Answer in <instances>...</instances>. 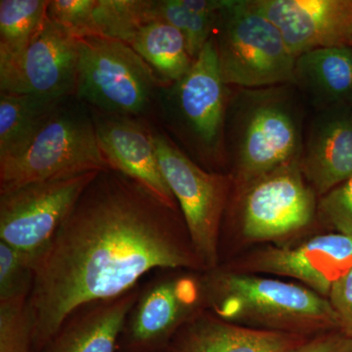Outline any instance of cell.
I'll return each instance as SVG.
<instances>
[{"label": "cell", "instance_id": "cell-1", "mask_svg": "<svg viewBox=\"0 0 352 352\" xmlns=\"http://www.w3.org/2000/svg\"><path fill=\"white\" fill-rule=\"evenodd\" d=\"M164 270H204L179 208L119 171H99L34 263L28 300L34 351L78 307Z\"/></svg>", "mask_w": 352, "mask_h": 352}, {"label": "cell", "instance_id": "cell-2", "mask_svg": "<svg viewBox=\"0 0 352 352\" xmlns=\"http://www.w3.org/2000/svg\"><path fill=\"white\" fill-rule=\"evenodd\" d=\"M247 90L226 115V154L237 193L302 152L300 115L286 87Z\"/></svg>", "mask_w": 352, "mask_h": 352}, {"label": "cell", "instance_id": "cell-3", "mask_svg": "<svg viewBox=\"0 0 352 352\" xmlns=\"http://www.w3.org/2000/svg\"><path fill=\"white\" fill-rule=\"evenodd\" d=\"M204 289L207 307L228 323L249 322L287 333L340 328L328 298L307 287L217 267L204 277Z\"/></svg>", "mask_w": 352, "mask_h": 352}, {"label": "cell", "instance_id": "cell-4", "mask_svg": "<svg viewBox=\"0 0 352 352\" xmlns=\"http://www.w3.org/2000/svg\"><path fill=\"white\" fill-rule=\"evenodd\" d=\"M226 85L212 36L188 73L162 87L157 97L154 115L175 136L171 140L182 143L187 156L207 168L221 163L226 155Z\"/></svg>", "mask_w": 352, "mask_h": 352}, {"label": "cell", "instance_id": "cell-5", "mask_svg": "<svg viewBox=\"0 0 352 352\" xmlns=\"http://www.w3.org/2000/svg\"><path fill=\"white\" fill-rule=\"evenodd\" d=\"M106 170L111 168L99 148L91 110L73 95L58 104L21 151L0 159V192Z\"/></svg>", "mask_w": 352, "mask_h": 352}, {"label": "cell", "instance_id": "cell-6", "mask_svg": "<svg viewBox=\"0 0 352 352\" xmlns=\"http://www.w3.org/2000/svg\"><path fill=\"white\" fill-rule=\"evenodd\" d=\"M166 85L131 45L103 36L78 39L75 96L102 113L154 117Z\"/></svg>", "mask_w": 352, "mask_h": 352}, {"label": "cell", "instance_id": "cell-7", "mask_svg": "<svg viewBox=\"0 0 352 352\" xmlns=\"http://www.w3.org/2000/svg\"><path fill=\"white\" fill-rule=\"evenodd\" d=\"M214 38L227 85L254 89L293 82L296 58L276 25L252 0H227Z\"/></svg>", "mask_w": 352, "mask_h": 352}, {"label": "cell", "instance_id": "cell-8", "mask_svg": "<svg viewBox=\"0 0 352 352\" xmlns=\"http://www.w3.org/2000/svg\"><path fill=\"white\" fill-rule=\"evenodd\" d=\"M153 135L162 173L177 201L194 251L204 270H215L220 227L232 179L197 164L155 126L154 120Z\"/></svg>", "mask_w": 352, "mask_h": 352}, {"label": "cell", "instance_id": "cell-9", "mask_svg": "<svg viewBox=\"0 0 352 352\" xmlns=\"http://www.w3.org/2000/svg\"><path fill=\"white\" fill-rule=\"evenodd\" d=\"M98 173L29 183L0 192V241L36 263Z\"/></svg>", "mask_w": 352, "mask_h": 352}, {"label": "cell", "instance_id": "cell-10", "mask_svg": "<svg viewBox=\"0 0 352 352\" xmlns=\"http://www.w3.org/2000/svg\"><path fill=\"white\" fill-rule=\"evenodd\" d=\"M164 270L141 287L120 336L122 352H161L176 333L201 314L204 278Z\"/></svg>", "mask_w": 352, "mask_h": 352}, {"label": "cell", "instance_id": "cell-11", "mask_svg": "<svg viewBox=\"0 0 352 352\" xmlns=\"http://www.w3.org/2000/svg\"><path fill=\"white\" fill-rule=\"evenodd\" d=\"M240 193L241 227L249 240L270 241L298 232L312 221L317 210L314 190L302 175L300 160L261 176Z\"/></svg>", "mask_w": 352, "mask_h": 352}, {"label": "cell", "instance_id": "cell-12", "mask_svg": "<svg viewBox=\"0 0 352 352\" xmlns=\"http://www.w3.org/2000/svg\"><path fill=\"white\" fill-rule=\"evenodd\" d=\"M78 39L50 19L30 45L0 59V91L51 98L75 95Z\"/></svg>", "mask_w": 352, "mask_h": 352}, {"label": "cell", "instance_id": "cell-13", "mask_svg": "<svg viewBox=\"0 0 352 352\" xmlns=\"http://www.w3.org/2000/svg\"><path fill=\"white\" fill-rule=\"evenodd\" d=\"M90 110L99 148L111 170L136 180L170 207L179 208L162 173L153 119Z\"/></svg>", "mask_w": 352, "mask_h": 352}, {"label": "cell", "instance_id": "cell-14", "mask_svg": "<svg viewBox=\"0 0 352 352\" xmlns=\"http://www.w3.org/2000/svg\"><path fill=\"white\" fill-rule=\"evenodd\" d=\"M273 23L294 56L352 46V0H252Z\"/></svg>", "mask_w": 352, "mask_h": 352}, {"label": "cell", "instance_id": "cell-15", "mask_svg": "<svg viewBox=\"0 0 352 352\" xmlns=\"http://www.w3.org/2000/svg\"><path fill=\"white\" fill-rule=\"evenodd\" d=\"M251 265L261 272L294 278L328 298L333 284L352 265V239L325 234L296 248H268L254 256Z\"/></svg>", "mask_w": 352, "mask_h": 352}, {"label": "cell", "instance_id": "cell-16", "mask_svg": "<svg viewBox=\"0 0 352 352\" xmlns=\"http://www.w3.org/2000/svg\"><path fill=\"white\" fill-rule=\"evenodd\" d=\"M300 166L307 182L321 197L352 177L351 107L328 108L317 118L302 148Z\"/></svg>", "mask_w": 352, "mask_h": 352}, {"label": "cell", "instance_id": "cell-17", "mask_svg": "<svg viewBox=\"0 0 352 352\" xmlns=\"http://www.w3.org/2000/svg\"><path fill=\"white\" fill-rule=\"evenodd\" d=\"M141 287L96 300L69 315L43 352H116Z\"/></svg>", "mask_w": 352, "mask_h": 352}, {"label": "cell", "instance_id": "cell-18", "mask_svg": "<svg viewBox=\"0 0 352 352\" xmlns=\"http://www.w3.org/2000/svg\"><path fill=\"white\" fill-rule=\"evenodd\" d=\"M302 344L295 333L240 327L201 314L166 346L170 352H288Z\"/></svg>", "mask_w": 352, "mask_h": 352}, {"label": "cell", "instance_id": "cell-19", "mask_svg": "<svg viewBox=\"0 0 352 352\" xmlns=\"http://www.w3.org/2000/svg\"><path fill=\"white\" fill-rule=\"evenodd\" d=\"M293 83L317 105L338 107L352 101V46L319 48L296 57Z\"/></svg>", "mask_w": 352, "mask_h": 352}, {"label": "cell", "instance_id": "cell-20", "mask_svg": "<svg viewBox=\"0 0 352 352\" xmlns=\"http://www.w3.org/2000/svg\"><path fill=\"white\" fill-rule=\"evenodd\" d=\"M65 98L0 91V159L21 151Z\"/></svg>", "mask_w": 352, "mask_h": 352}, {"label": "cell", "instance_id": "cell-21", "mask_svg": "<svg viewBox=\"0 0 352 352\" xmlns=\"http://www.w3.org/2000/svg\"><path fill=\"white\" fill-rule=\"evenodd\" d=\"M131 46L166 85L182 80L194 63L182 32L162 20L145 25Z\"/></svg>", "mask_w": 352, "mask_h": 352}, {"label": "cell", "instance_id": "cell-22", "mask_svg": "<svg viewBox=\"0 0 352 352\" xmlns=\"http://www.w3.org/2000/svg\"><path fill=\"white\" fill-rule=\"evenodd\" d=\"M47 0L0 1V59L16 56L30 45L47 21Z\"/></svg>", "mask_w": 352, "mask_h": 352}, {"label": "cell", "instance_id": "cell-23", "mask_svg": "<svg viewBox=\"0 0 352 352\" xmlns=\"http://www.w3.org/2000/svg\"><path fill=\"white\" fill-rule=\"evenodd\" d=\"M155 0H95L92 17L96 36L131 45L138 32L153 21Z\"/></svg>", "mask_w": 352, "mask_h": 352}, {"label": "cell", "instance_id": "cell-24", "mask_svg": "<svg viewBox=\"0 0 352 352\" xmlns=\"http://www.w3.org/2000/svg\"><path fill=\"white\" fill-rule=\"evenodd\" d=\"M154 10L157 20L164 21L182 32L194 60L214 36L219 14L210 16L194 12L182 0H155Z\"/></svg>", "mask_w": 352, "mask_h": 352}, {"label": "cell", "instance_id": "cell-25", "mask_svg": "<svg viewBox=\"0 0 352 352\" xmlns=\"http://www.w3.org/2000/svg\"><path fill=\"white\" fill-rule=\"evenodd\" d=\"M34 278V259L0 241V302H28Z\"/></svg>", "mask_w": 352, "mask_h": 352}, {"label": "cell", "instance_id": "cell-26", "mask_svg": "<svg viewBox=\"0 0 352 352\" xmlns=\"http://www.w3.org/2000/svg\"><path fill=\"white\" fill-rule=\"evenodd\" d=\"M34 330L28 302H0V352H32Z\"/></svg>", "mask_w": 352, "mask_h": 352}, {"label": "cell", "instance_id": "cell-27", "mask_svg": "<svg viewBox=\"0 0 352 352\" xmlns=\"http://www.w3.org/2000/svg\"><path fill=\"white\" fill-rule=\"evenodd\" d=\"M95 0H51L48 19L57 23L76 39L96 36L94 11Z\"/></svg>", "mask_w": 352, "mask_h": 352}, {"label": "cell", "instance_id": "cell-28", "mask_svg": "<svg viewBox=\"0 0 352 352\" xmlns=\"http://www.w3.org/2000/svg\"><path fill=\"white\" fill-rule=\"evenodd\" d=\"M317 210L328 226L352 239V177L322 196Z\"/></svg>", "mask_w": 352, "mask_h": 352}, {"label": "cell", "instance_id": "cell-29", "mask_svg": "<svg viewBox=\"0 0 352 352\" xmlns=\"http://www.w3.org/2000/svg\"><path fill=\"white\" fill-rule=\"evenodd\" d=\"M339 319L342 333H352V265L338 279L328 298Z\"/></svg>", "mask_w": 352, "mask_h": 352}, {"label": "cell", "instance_id": "cell-30", "mask_svg": "<svg viewBox=\"0 0 352 352\" xmlns=\"http://www.w3.org/2000/svg\"><path fill=\"white\" fill-rule=\"evenodd\" d=\"M340 337V333L323 336L310 342H302L288 352H336Z\"/></svg>", "mask_w": 352, "mask_h": 352}, {"label": "cell", "instance_id": "cell-31", "mask_svg": "<svg viewBox=\"0 0 352 352\" xmlns=\"http://www.w3.org/2000/svg\"><path fill=\"white\" fill-rule=\"evenodd\" d=\"M336 352H352V333L346 335L340 333L339 344Z\"/></svg>", "mask_w": 352, "mask_h": 352}, {"label": "cell", "instance_id": "cell-32", "mask_svg": "<svg viewBox=\"0 0 352 352\" xmlns=\"http://www.w3.org/2000/svg\"><path fill=\"white\" fill-rule=\"evenodd\" d=\"M349 107H351V113H352V101L351 102V103H349Z\"/></svg>", "mask_w": 352, "mask_h": 352}]
</instances>
